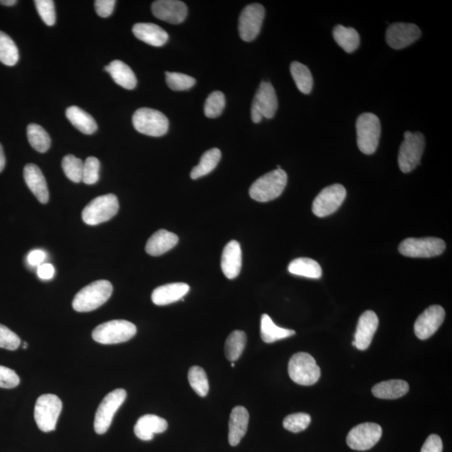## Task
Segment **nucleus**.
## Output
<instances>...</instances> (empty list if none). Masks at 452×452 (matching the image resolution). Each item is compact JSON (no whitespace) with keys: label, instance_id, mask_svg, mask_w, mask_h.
<instances>
[{"label":"nucleus","instance_id":"f257e3e1","mask_svg":"<svg viewBox=\"0 0 452 452\" xmlns=\"http://www.w3.org/2000/svg\"><path fill=\"white\" fill-rule=\"evenodd\" d=\"M113 290V285L110 281L106 280L94 281L82 288L74 298L72 303L74 310L78 312L96 310L108 301L112 296Z\"/></svg>","mask_w":452,"mask_h":452},{"label":"nucleus","instance_id":"f03ea898","mask_svg":"<svg viewBox=\"0 0 452 452\" xmlns=\"http://www.w3.org/2000/svg\"><path fill=\"white\" fill-rule=\"evenodd\" d=\"M288 183V174L283 169H276L263 175L252 183L249 191L252 199L269 202L278 198Z\"/></svg>","mask_w":452,"mask_h":452},{"label":"nucleus","instance_id":"7ed1b4c3","mask_svg":"<svg viewBox=\"0 0 452 452\" xmlns=\"http://www.w3.org/2000/svg\"><path fill=\"white\" fill-rule=\"evenodd\" d=\"M356 130L359 150L368 155L375 153L381 135L379 118L371 113L361 114L357 119Z\"/></svg>","mask_w":452,"mask_h":452},{"label":"nucleus","instance_id":"20e7f679","mask_svg":"<svg viewBox=\"0 0 452 452\" xmlns=\"http://www.w3.org/2000/svg\"><path fill=\"white\" fill-rule=\"evenodd\" d=\"M404 137L405 140L400 147L398 164L401 171L409 174L421 164L426 140L425 136L419 132L407 131Z\"/></svg>","mask_w":452,"mask_h":452},{"label":"nucleus","instance_id":"39448f33","mask_svg":"<svg viewBox=\"0 0 452 452\" xmlns=\"http://www.w3.org/2000/svg\"><path fill=\"white\" fill-rule=\"evenodd\" d=\"M290 379L300 385L310 386L320 379L321 371L315 358L307 353L295 354L288 363Z\"/></svg>","mask_w":452,"mask_h":452},{"label":"nucleus","instance_id":"423d86ee","mask_svg":"<svg viewBox=\"0 0 452 452\" xmlns=\"http://www.w3.org/2000/svg\"><path fill=\"white\" fill-rule=\"evenodd\" d=\"M137 334V327L131 322L113 320L101 324L92 332V339L101 344H117L130 340Z\"/></svg>","mask_w":452,"mask_h":452},{"label":"nucleus","instance_id":"0eeeda50","mask_svg":"<svg viewBox=\"0 0 452 452\" xmlns=\"http://www.w3.org/2000/svg\"><path fill=\"white\" fill-rule=\"evenodd\" d=\"M62 410V402L58 396L52 394L40 396L35 407V419L40 430L44 432L55 431Z\"/></svg>","mask_w":452,"mask_h":452},{"label":"nucleus","instance_id":"6e6552de","mask_svg":"<svg viewBox=\"0 0 452 452\" xmlns=\"http://www.w3.org/2000/svg\"><path fill=\"white\" fill-rule=\"evenodd\" d=\"M119 203L113 193L101 196L87 205L82 211V220L86 225H96L113 218L118 214Z\"/></svg>","mask_w":452,"mask_h":452},{"label":"nucleus","instance_id":"1a4fd4ad","mask_svg":"<svg viewBox=\"0 0 452 452\" xmlns=\"http://www.w3.org/2000/svg\"><path fill=\"white\" fill-rule=\"evenodd\" d=\"M133 127L138 132L151 137H162L168 132L169 122L159 111L140 108L132 117Z\"/></svg>","mask_w":452,"mask_h":452},{"label":"nucleus","instance_id":"9d476101","mask_svg":"<svg viewBox=\"0 0 452 452\" xmlns=\"http://www.w3.org/2000/svg\"><path fill=\"white\" fill-rule=\"evenodd\" d=\"M127 398V392L123 389H117L111 392L101 401L96 410L94 429L98 435H103L108 431L113 422L115 414Z\"/></svg>","mask_w":452,"mask_h":452},{"label":"nucleus","instance_id":"9b49d317","mask_svg":"<svg viewBox=\"0 0 452 452\" xmlns=\"http://www.w3.org/2000/svg\"><path fill=\"white\" fill-rule=\"evenodd\" d=\"M446 250V243L436 237L407 238L401 242V255L414 258H430L441 255Z\"/></svg>","mask_w":452,"mask_h":452},{"label":"nucleus","instance_id":"f8f14e48","mask_svg":"<svg viewBox=\"0 0 452 452\" xmlns=\"http://www.w3.org/2000/svg\"><path fill=\"white\" fill-rule=\"evenodd\" d=\"M278 101L274 87L269 82H261L252 106V119L259 123L264 118H272L278 110Z\"/></svg>","mask_w":452,"mask_h":452},{"label":"nucleus","instance_id":"ddd939ff","mask_svg":"<svg viewBox=\"0 0 452 452\" xmlns=\"http://www.w3.org/2000/svg\"><path fill=\"white\" fill-rule=\"evenodd\" d=\"M347 191L342 184L336 183L324 188L312 203V212L317 217L324 218L334 214L342 205Z\"/></svg>","mask_w":452,"mask_h":452},{"label":"nucleus","instance_id":"4468645a","mask_svg":"<svg viewBox=\"0 0 452 452\" xmlns=\"http://www.w3.org/2000/svg\"><path fill=\"white\" fill-rule=\"evenodd\" d=\"M264 17L265 9L260 4H249L243 9L239 18V34L244 41L250 43L256 38Z\"/></svg>","mask_w":452,"mask_h":452},{"label":"nucleus","instance_id":"2eb2a0df","mask_svg":"<svg viewBox=\"0 0 452 452\" xmlns=\"http://www.w3.org/2000/svg\"><path fill=\"white\" fill-rule=\"evenodd\" d=\"M382 428L375 423H363L349 431L347 444L355 451H367L375 446L382 436Z\"/></svg>","mask_w":452,"mask_h":452},{"label":"nucleus","instance_id":"dca6fc26","mask_svg":"<svg viewBox=\"0 0 452 452\" xmlns=\"http://www.w3.org/2000/svg\"><path fill=\"white\" fill-rule=\"evenodd\" d=\"M446 317L444 308L439 305L429 307L419 315L414 322V334L421 340H426L443 324Z\"/></svg>","mask_w":452,"mask_h":452},{"label":"nucleus","instance_id":"f3484780","mask_svg":"<svg viewBox=\"0 0 452 452\" xmlns=\"http://www.w3.org/2000/svg\"><path fill=\"white\" fill-rule=\"evenodd\" d=\"M422 30L414 24L395 23L386 31V41L391 48L401 50L412 45L421 37Z\"/></svg>","mask_w":452,"mask_h":452},{"label":"nucleus","instance_id":"a211bd4d","mask_svg":"<svg viewBox=\"0 0 452 452\" xmlns=\"http://www.w3.org/2000/svg\"><path fill=\"white\" fill-rule=\"evenodd\" d=\"M152 12L159 20L170 24H181L188 15L186 4L179 0H158L152 4Z\"/></svg>","mask_w":452,"mask_h":452},{"label":"nucleus","instance_id":"6ab92c4d","mask_svg":"<svg viewBox=\"0 0 452 452\" xmlns=\"http://www.w3.org/2000/svg\"><path fill=\"white\" fill-rule=\"evenodd\" d=\"M379 326V318L373 311H366L359 317L356 332L354 334L355 347L358 350H366L370 347L373 335Z\"/></svg>","mask_w":452,"mask_h":452},{"label":"nucleus","instance_id":"aec40b11","mask_svg":"<svg viewBox=\"0 0 452 452\" xmlns=\"http://www.w3.org/2000/svg\"><path fill=\"white\" fill-rule=\"evenodd\" d=\"M242 252L237 241L230 242L224 248L221 256V269L228 279L237 278L242 270Z\"/></svg>","mask_w":452,"mask_h":452},{"label":"nucleus","instance_id":"412c9836","mask_svg":"<svg viewBox=\"0 0 452 452\" xmlns=\"http://www.w3.org/2000/svg\"><path fill=\"white\" fill-rule=\"evenodd\" d=\"M24 178L27 186L37 198L41 204H47L49 201V191L47 183L43 172L38 166L28 164L24 169Z\"/></svg>","mask_w":452,"mask_h":452},{"label":"nucleus","instance_id":"4be33fe9","mask_svg":"<svg viewBox=\"0 0 452 452\" xmlns=\"http://www.w3.org/2000/svg\"><path fill=\"white\" fill-rule=\"evenodd\" d=\"M190 292V286L177 283L161 286L152 293V301L157 306L169 305L182 300Z\"/></svg>","mask_w":452,"mask_h":452},{"label":"nucleus","instance_id":"5701e85b","mask_svg":"<svg viewBox=\"0 0 452 452\" xmlns=\"http://www.w3.org/2000/svg\"><path fill=\"white\" fill-rule=\"evenodd\" d=\"M168 429L166 419L155 414H145L138 419L135 426V433L142 441H149L154 439L155 434H160Z\"/></svg>","mask_w":452,"mask_h":452},{"label":"nucleus","instance_id":"b1692460","mask_svg":"<svg viewBox=\"0 0 452 452\" xmlns=\"http://www.w3.org/2000/svg\"><path fill=\"white\" fill-rule=\"evenodd\" d=\"M249 419H250V414L246 408L237 407L232 409L229 422V443L230 446H237L246 435Z\"/></svg>","mask_w":452,"mask_h":452},{"label":"nucleus","instance_id":"393cba45","mask_svg":"<svg viewBox=\"0 0 452 452\" xmlns=\"http://www.w3.org/2000/svg\"><path fill=\"white\" fill-rule=\"evenodd\" d=\"M132 32L136 38L156 47L163 46L169 40L167 32L152 23H137L132 27Z\"/></svg>","mask_w":452,"mask_h":452},{"label":"nucleus","instance_id":"a878e982","mask_svg":"<svg viewBox=\"0 0 452 452\" xmlns=\"http://www.w3.org/2000/svg\"><path fill=\"white\" fill-rule=\"evenodd\" d=\"M179 242L177 235L166 230H159L149 239L145 250L153 256H159L171 250Z\"/></svg>","mask_w":452,"mask_h":452},{"label":"nucleus","instance_id":"bb28decb","mask_svg":"<svg viewBox=\"0 0 452 452\" xmlns=\"http://www.w3.org/2000/svg\"><path fill=\"white\" fill-rule=\"evenodd\" d=\"M105 71L108 72L113 81L123 89L127 90L135 89L137 86L135 74L127 64L117 60L105 67Z\"/></svg>","mask_w":452,"mask_h":452},{"label":"nucleus","instance_id":"cd10ccee","mask_svg":"<svg viewBox=\"0 0 452 452\" xmlns=\"http://www.w3.org/2000/svg\"><path fill=\"white\" fill-rule=\"evenodd\" d=\"M409 390L408 383L401 380H392L379 383L373 387L372 393L376 398L395 400L407 395Z\"/></svg>","mask_w":452,"mask_h":452},{"label":"nucleus","instance_id":"c85d7f7f","mask_svg":"<svg viewBox=\"0 0 452 452\" xmlns=\"http://www.w3.org/2000/svg\"><path fill=\"white\" fill-rule=\"evenodd\" d=\"M66 115L72 125L84 135H94L98 130V124L95 119L77 106L68 108Z\"/></svg>","mask_w":452,"mask_h":452},{"label":"nucleus","instance_id":"c756f323","mask_svg":"<svg viewBox=\"0 0 452 452\" xmlns=\"http://www.w3.org/2000/svg\"><path fill=\"white\" fill-rule=\"evenodd\" d=\"M296 334L294 330L283 329L276 326L271 318L267 315H263L261 320V337L266 344H272L276 341L289 338Z\"/></svg>","mask_w":452,"mask_h":452},{"label":"nucleus","instance_id":"7c9ffc66","mask_svg":"<svg viewBox=\"0 0 452 452\" xmlns=\"http://www.w3.org/2000/svg\"><path fill=\"white\" fill-rule=\"evenodd\" d=\"M288 271L290 274L312 279H320L322 271L318 262L311 258H297L290 263Z\"/></svg>","mask_w":452,"mask_h":452},{"label":"nucleus","instance_id":"2f4dec72","mask_svg":"<svg viewBox=\"0 0 452 452\" xmlns=\"http://www.w3.org/2000/svg\"><path fill=\"white\" fill-rule=\"evenodd\" d=\"M333 35L336 43L347 53L355 52L361 44V37L354 28L337 26Z\"/></svg>","mask_w":452,"mask_h":452},{"label":"nucleus","instance_id":"473e14b6","mask_svg":"<svg viewBox=\"0 0 452 452\" xmlns=\"http://www.w3.org/2000/svg\"><path fill=\"white\" fill-rule=\"evenodd\" d=\"M221 159V152L218 149L206 151L202 155L200 164L192 169L191 177L192 179H200L209 174L216 168Z\"/></svg>","mask_w":452,"mask_h":452},{"label":"nucleus","instance_id":"72a5a7b5","mask_svg":"<svg viewBox=\"0 0 452 452\" xmlns=\"http://www.w3.org/2000/svg\"><path fill=\"white\" fill-rule=\"evenodd\" d=\"M290 74L297 87L303 94H309L313 86V78L310 70L302 63L294 62L290 64Z\"/></svg>","mask_w":452,"mask_h":452},{"label":"nucleus","instance_id":"f704fd0d","mask_svg":"<svg viewBox=\"0 0 452 452\" xmlns=\"http://www.w3.org/2000/svg\"><path fill=\"white\" fill-rule=\"evenodd\" d=\"M247 344V334L243 331H234L225 341V356L230 361H237L242 356Z\"/></svg>","mask_w":452,"mask_h":452},{"label":"nucleus","instance_id":"c9c22d12","mask_svg":"<svg viewBox=\"0 0 452 452\" xmlns=\"http://www.w3.org/2000/svg\"><path fill=\"white\" fill-rule=\"evenodd\" d=\"M27 137L31 147L39 153L47 152L52 144L47 132L38 124L31 123L28 126Z\"/></svg>","mask_w":452,"mask_h":452},{"label":"nucleus","instance_id":"e433bc0d","mask_svg":"<svg viewBox=\"0 0 452 452\" xmlns=\"http://www.w3.org/2000/svg\"><path fill=\"white\" fill-rule=\"evenodd\" d=\"M18 58L20 55L15 41L0 31V62L6 66L13 67L18 63Z\"/></svg>","mask_w":452,"mask_h":452},{"label":"nucleus","instance_id":"4c0bfd02","mask_svg":"<svg viewBox=\"0 0 452 452\" xmlns=\"http://www.w3.org/2000/svg\"><path fill=\"white\" fill-rule=\"evenodd\" d=\"M188 379L191 388L198 395H200V397H205L208 395L210 390L208 378L201 367L193 366L191 368L188 373Z\"/></svg>","mask_w":452,"mask_h":452},{"label":"nucleus","instance_id":"58836bf2","mask_svg":"<svg viewBox=\"0 0 452 452\" xmlns=\"http://www.w3.org/2000/svg\"><path fill=\"white\" fill-rule=\"evenodd\" d=\"M83 167L84 163L76 156L69 154L64 156L62 159V169L67 177L74 183L82 181Z\"/></svg>","mask_w":452,"mask_h":452},{"label":"nucleus","instance_id":"ea45409f","mask_svg":"<svg viewBox=\"0 0 452 452\" xmlns=\"http://www.w3.org/2000/svg\"><path fill=\"white\" fill-rule=\"evenodd\" d=\"M225 107V98L222 92L216 91L207 98L205 104V114L207 118H215L220 116Z\"/></svg>","mask_w":452,"mask_h":452},{"label":"nucleus","instance_id":"a19ab883","mask_svg":"<svg viewBox=\"0 0 452 452\" xmlns=\"http://www.w3.org/2000/svg\"><path fill=\"white\" fill-rule=\"evenodd\" d=\"M166 82L170 89L174 91H186L196 85V79L186 74L166 72Z\"/></svg>","mask_w":452,"mask_h":452},{"label":"nucleus","instance_id":"79ce46f5","mask_svg":"<svg viewBox=\"0 0 452 452\" xmlns=\"http://www.w3.org/2000/svg\"><path fill=\"white\" fill-rule=\"evenodd\" d=\"M311 417L306 413H295L289 414L284 419L283 426L290 432L298 433L305 431L310 425Z\"/></svg>","mask_w":452,"mask_h":452},{"label":"nucleus","instance_id":"37998d69","mask_svg":"<svg viewBox=\"0 0 452 452\" xmlns=\"http://www.w3.org/2000/svg\"><path fill=\"white\" fill-rule=\"evenodd\" d=\"M37 12L45 25L52 26L57 21L55 15V3L52 0H35V1Z\"/></svg>","mask_w":452,"mask_h":452},{"label":"nucleus","instance_id":"c03bdc74","mask_svg":"<svg viewBox=\"0 0 452 452\" xmlns=\"http://www.w3.org/2000/svg\"><path fill=\"white\" fill-rule=\"evenodd\" d=\"M100 161L95 157L87 158L83 167L82 181L86 184H94L98 181Z\"/></svg>","mask_w":452,"mask_h":452},{"label":"nucleus","instance_id":"a18cd8bd","mask_svg":"<svg viewBox=\"0 0 452 452\" xmlns=\"http://www.w3.org/2000/svg\"><path fill=\"white\" fill-rule=\"evenodd\" d=\"M21 344L18 336L7 327L0 324V348L16 350Z\"/></svg>","mask_w":452,"mask_h":452},{"label":"nucleus","instance_id":"49530a36","mask_svg":"<svg viewBox=\"0 0 452 452\" xmlns=\"http://www.w3.org/2000/svg\"><path fill=\"white\" fill-rule=\"evenodd\" d=\"M20 377L11 368L0 366V388L13 389L20 385Z\"/></svg>","mask_w":452,"mask_h":452},{"label":"nucleus","instance_id":"de8ad7c7","mask_svg":"<svg viewBox=\"0 0 452 452\" xmlns=\"http://www.w3.org/2000/svg\"><path fill=\"white\" fill-rule=\"evenodd\" d=\"M116 1L115 0H96V12L100 17L108 18L113 13Z\"/></svg>","mask_w":452,"mask_h":452},{"label":"nucleus","instance_id":"09e8293b","mask_svg":"<svg viewBox=\"0 0 452 452\" xmlns=\"http://www.w3.org/2000/svg\"><path fill=\"white\" fill-rule=\"evenodd\" d=\"M442 451H443V444L441 437L433 434L427 438L421 452H442Z\"/></svg>","mask_w":452,"mask_h":452},{"label":"nucleus","instance_id":"8fccbe9b","mask_svg":"<svg viewBox=\"0 0 452 452\" xmlns=\"http://www.w3.org/2000/svg\"><path fill=\"white\" fill-rule=\"evenodd\" d=\"M27 260L31 266H40L45 260V253L40 250L32 251L28 255Z\"/></svg>","mask_w":452,"mask_h":452},{"label":"nucleus","instance_id":"3c124183","mask_svg":"<svg viewBox=\"0 0 452 452\" xmlns=\"http://www.w3.org/2000/svg\"><path fill=\"white\" fill-rule=\"evenodd\" d=\"M55 273V269L52 265L47 264H41L38 267V270H37V274L40 279L43 280H50L53 278Z\"/></svg>","mask_w":452,"mask_h":452},{"label":"nucleus","instance_id":"603ef678","mask_svg":"<svg viewBox=\"0 0 452 452\" xmlns=\"http://www.w3.org/2000/svg\"><path fill=\"white\" fill-rule=\"evenodd\" d=\"M6 156H4L3 147L0 145V173H1L6 167Z\"/></svg>","mask_w":452,"mask_h":452},{"label":"nucleus","instance_id":"864d4df0","mask_svg":"<svg viewBox=\"0 0 452 452\" xmlns=\"http://www.w3.org/2000/svg\"><path fill=\"white\" fill-rule=\"evenodd\" d=\"M0 4H3L4 6H13L17 4L16 0H1Z\"/></svg>","mask_w":452,"mask_h":452},{"label":"nucleus","instance_id":"5fc2aeb1","mask_svg":"<svg viewBox=\"0 0 452 452\" xmlns=\"http://www.w3.org/2000/svg\"><path fill=\"white\" fill-rule=\"evenodd\" d=\"M28 347V344L26 342L24 343V345H23V348H24L25 349H26Z\"/></svg>","mask_w":452,"mask_h":452},{"label":"nucleus","instance_id":"6e6d98bb","mask_svg":"<svg viewBox=\"0 0 452 452\" xmlns=\"http://www.w3.org/2000/svg\"><path fill=\"white\" fill-rule=\"evenodd\" d=\"M230 366H232V368L235 367V363L232 362V364H230Z\"/></svg>","mask_w":452,"mask_h":452}]
</instances>
